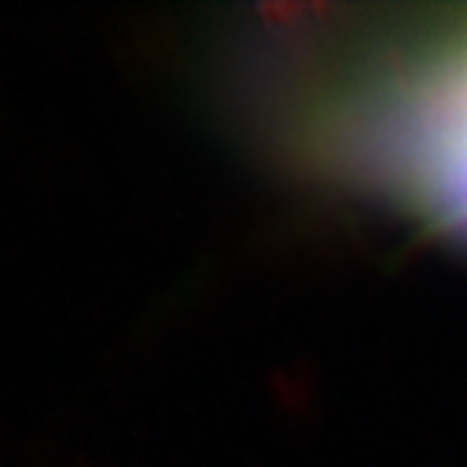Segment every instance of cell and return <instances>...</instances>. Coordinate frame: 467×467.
<instances>
[{"label":"cell","instance_id":"6da1fadb","mask_svg":"<svg viewBox=\"0 0 467 467\" xmlns=\"http://www.w3.org/2000/svg\"><path fill=\"white\" fill-rule=\"evenodd\" d=\"M258 114L291 170L467 251V8L295 30Z\"/></svg>","mask_w":467,"mask_h":467}]
</instances>
